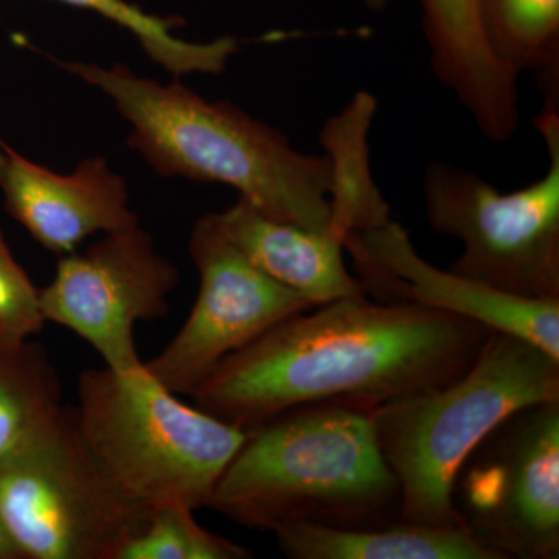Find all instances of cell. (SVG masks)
Returning <instances> with one entry per match:
<instances>
[{
  "mask_svg": "<svg viewBox=\"0 0 559 559\" xmlns=\"http://www.w3.org/2000/svg\"><path fill=\"white\" fill-rule=\"evenodd\" d=\"M377 100L359 92L342 112L323 127V150L333 168L331 231L342 242L358 231L373 229L392 219L370 168L369 134Z\"/></svg>",
  "mask_w": 559,
  "mask_h": 559,
  "instance_id": "cell-16",
  "label": "cell"
},
{
  "mask_svg": "<svg viewBox=\"0 0 559 559\" xmlns=\"http://www.w3.org/2000/svg\"><path fill=\"white\" fill-rule=\"evenodd\" d=\"M0 559H17L16 551L11 546L9 538H7L2 525H0Z\"/></svg>",
  "mask_w": 559,
  "mask_h": 559,
  "instance_id": "cell-22",
  "label": "cell"
},
{
  "mask_svg": "<svg viewBox=\"0 0 559 559\" xmlns=\"http://www.w3.org/2000/svg\"><path fill=\"white\" fill-rule=\"evenodd\" d=\"M76 9L94 11L120 25L138 38L146 55L162 69L176 76L187 73H221L238 51L234 36H221L209 43H190L176 38L173 28L179 17H159L145 13L127 0H60Z\"/></svg>",
  "mask_w": 559,
  "mask_h": 559,
  "instance_id": "cell-19",
  "label": "cell"
},
{
  "mask_svg": "<svg viewBox=\"0 0 559 559\" xmlns=\"http://www.w3.org/2000/svg\"><path fill=\"white\" fill-rule=\"evenodd\" d=\"M46 323L40 289L14 259L0 231V337L11 342L33 340Z\"/></svg>",
  "mask_w": 559,
  "mask_h": 559,
  "instance_id": "cell-21",
  "label": "cell"
},
{
  "mask_svg": "<svg viewBox=\"0 0 559 559\" xmlns=\"http://www.w3.org/2000/svg\"><path fill=\"white\" fill-rule=\"evenodd\" d=\"M55 62L108 95L131 124L128 145L157 175L224 183L271 218L333 235L326 154L301 153L277 128L180 81L162 84L123 64Z\"/></svg>",
  "mask_w": 559,
  "mask_h": 559,
  "instance_id": "cell-2",
  "label": "cell"
},
{
  "mask_svg": "<svg viewBox=\"0 0 559 559\" xmlns=\"http://www.w3.org/2000/svg\"><path fill=\"white\" fill-rule=\"evenodd\" d=\"M489 49L511 72H535L544 98H559V0H477Z\"/></svg>",
  "mask_w": 559,
  "mask_h": 559,
  "instance_id": "cell-18",
  "label": "cell"
},
{
  "mask_svg": "<svg viewBox=\"0 0 559 559\" xmlns=\"http://www.w3.org/2000/svg\"><path fill=\"white\" fill-rule=\"evenodd\" d=\"M151 513L110 484L73 411L0 460V525L17 559H119Z\"/></svg>",
  "mask_w": 559,
  "mask_h": 559,
  "instance_id": "cell-7",
  "label": "cell"
},
{
  "mask_svg": "<svg viewBox=\"0 0 559 559\" xmlns=\"http://www.w3.org/2000/svg\"><path fill=\"white\" fill-rule=\"evenodd\" d=\"M390 2H392V0H364L367 9H370L371 11L385 10L388 9Z\"/></svg>",
  "mask_w": 559,
  "mask_h": 559,
  "instance_id": "cell-23",
  "label": "cell"
},
{
  "mask_svg": "<svg viewBox=\"0 0 559 559\" xmlns=\"http://www.w3.org/2000/svg\"><path fill=\"white\" fill-rule=\"evenodd\" d=\"M252 551L209 532L187 507L151 513L145 527L121 550L119 559H250Z\"/></svg>",
  "mask_w": 559,
  "mask_h": 559,
  "instance_id": "cell-20",
  "label": "cell"
},
{
  "mask_svg": "<svg viewBox=\"0 0 559 559\" xmlns=\"http://www.w3.org/2000/svg\"><path fill=\"white\" fill-rule=\"evenodd\" d=\"M272 533L280 550L293 559H500L469 530L404 521L369 528L290 524Z\"/></svg>",
  "mask_w": 559,
  "mask_h": 559,
  "instance_id": "cell-15",
  "label": "cell"
},
{
  "mask_svg": "<svg viewBox=\"0 0 559 559\" xmlns=\"http://www.w3.org/2000/svg\"><path fill=\"white\" fill-rule=\"evenodd\" d=\"M311 311L227 356L194 390V406L245 432L305 404L378 407L457 380L491 333L474 320L367 296Z\"/></svg>",
  "mask_w": 559,
  "mask_h": 559,
  "instance_id": "cell-1",
  "label": "cell"
},
{
  "mask_svg": "<svg viewBox=\"0 0 559 559\" xmlns=\"http://www.w3.org/2000/svg\"><path fill=\"white\" fill-rule=\"evenodd\" d=\"M423 31L437 79L454 92L481 134L509 142L520 130V76L489 49L477 0H421Z\"/></svg>",
  "mask_w": 559,
  "mask_h": 559,
  "instance_id": "cell-13",
  "label": "cell"
},
{
  "mask_svg": "<svg viewBox=\"0 0 559 559\" xmlns=\"http://www.w3.org/2000/svg\"><path fill=\"white\" fill-rule=\"evenodd\" d=\"M189 253L200 274L193 310L170 344L143 367L175 395L191 396L231 353L275 323L316 307L250 263L213 213L194 224Z\"/></svg>",
  "mask_w": 559,
  "mask_h": 559,
  "instance_id": "cell-10",
  "label": "cell"
},
{
  "mask_svg": "<svg viewBox=\"0 0 559 559\" xmlns=\"http://www.w3.org/2000/svg\"><path fill=\"white\" fill-rule=\"evenodd\" d=\"M559 400V359L491 330L462 377L371 411L374 436L401 489V521L466 528L452 491L460 466L502 419Z\"/></svg>",
  "mask_w": 559,
  "mask_h": 559,
  "instance_id": "cell-4",
  "label": "cell"
},
{
  "mask_svg": "<svg viewBox=\"0 0 559 559\" xmlns=\"http://www.w3.org/2000/svg\"><path fill=\"white\" fill-rule=\"evenodd\" d=\"M0 145L5 153L0 189L7 212L50 252L62 257L92 235L140 224L127 180L110 170L105 157H90L70 175H60Z\"/></svg>",
  "mask_w": 559,
  "mask_h": 559,
  "instance_id": "cell-12",
  "label": "cell"
},
{
  "mask_svg": "<svg viewBox=\"0 0 559 559\" xmlns=\"http://www.w3.org/2000/svg\"><path fill=\"white\" fill-rule=\"evenodd\" d=\"M536 128L549 167L524 189L502 193L477 173L432 162L423 179L430 229L463 250L448 270L532 300H559V100H544Z\"/></svg>",
  "mask_w": 559,
  "mask_h": 559,
  "instance_id": "cell-6",
  "label": "cell"
},
{
  "mask_svg": "<svg viewBox=\"0 0 559 559\" xmlns=\"http://www.w3.org/2000/svg\"><path fill=\"white\" fill-rule=\"evenodd\" d=\"M180 272L138 226L105 234L84 252H70L40 289L46 322L87 342L109 369L142 367L135 348L138 323L167 319Z\"/></svg>",
  "mask_w": 559,
  "mask_h": 559,
  "instance_id": "cell-9",
  "label": "cell"
},
{
  "mask_svg": "<svg viewBox=\"0 0 559 559\" xmlns=\"http://www.w3.org/2000/svg\"><path fill=\"white\" fill-rule=\"evenodd\" d=\"M364 293L388 304H415L474 320L538 345L559 359V300L510 296L428 263L412 245L409 231L389 219L347 237Z\"/></svg>",
  "mask_w": 559,
  "mask_h": 559,
  "instance_id": "cell-11",
  "label": "cell"
},
{
  "mask_svg": "<svg viewBox=\"0 0 559 559\" xmlns=\"http://www.w3.org/2000/svg\"><path fill=\"white\" fill-rule=\"evenodd\" d=\"M76 428L124 498L142 509L209 507L245 430L187 406L145 367L81 371Z\"/></svg>",
  "mask_w": 559,
  "mask_h": 559,
  "instance_id": "cell-5",
  "label": "cell"
},
{
  "mask_svg": "<svg viewBox=\"0 0 559 559\" xmlns=\"http://www.w3.org/2000/svg\"><path fill=\"white\" fill-rule=\"evenodd\" d=\"M373 409L348 401L305 404L248 430L209 509L260 532L401 521L400 484L378 447Z\"/></svg>",
  "mask_w": 559,
  "mask_h": 559,
  "instance_id": "cell-3",
  "label": "cell"
},
{
  "mask_svg": "<svg viewBox=\"0 0 559 559\" xmlns=\"http://www.w3.org/2000/svg\"><path fill=\"white\" fill-rule=\"evenodd\" d=\"M62 409L60 377L46 348L0 337V460L31 443Z\"/></svg>",
  "mask_w": 559,
  "mask_h": 559,
  "instance_id": "cell-17",
  "label": "cell"
},
{
  "mask_svg": "<svg viewBox=\"0 0 559 559\" xmlns=\"http://www.w3.org/2000/svg\"><path fill=\"white\" fill-rule=\"evenodd\" d=\"M3 164H5V153H3L2 145H0V175H2Z\"/></svg>",
  "mask_w": 559,
  "mask_h": 559,
  "instance_id": "cell-24",
  "label": "cell"
},
{
  "mask_svg": "<svg viewBox=\"0 0 559 559\" xmlns=\"http://www.w3.org/2000/svg\"><path fill=\"white\" fill-rule=\"evenodd\" d=\"M452 499L500 559H558L559 400L502 419L460 466Z\"/></svg>",
  "mask_w": 559,
  "mask_h": 559,
  "instance_id": "cell-8",
  "label": "cell"
},
{
  "mask_svg": "<svg viewBox=\"0 0 559 559\" xmlns=\"http://www.w3.org/2000/svg\"><path fill=\"white\" fill-rule=\"evenodd\" d=\"M213 215L250 263L314 307L367 296L345 266L344 242L334 235L271 218L242 198Z\"/></svg>",
  "mask_w": 559,
  "mask_h": 559,
  "instance_id": "cell-14",
  "label": "cell"
}]
</instances>
